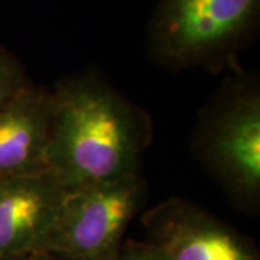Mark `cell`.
<instances>
[{
    "label": "cell",
    "instance_id": "obj_1",
    "mask_svg": "<svg viewBox=\"0 0 260 260\" xmlns=\"http://www.w3.org/2000/svg\"><path fill=\"white\" fill-rule=\"evenodd\" d=\"M148 119L93 75L71 77L52 93L48 174L65 189L139 174Z\"/></svg>",
    "mask_w": 260,
    "mask_h": 260
},
{
    "label": "cell",
    "instance_id": "obj_2",
    "mask_svg": "<svg viewBox=\"0 0 260 260\" xmlns=\"http://www.w3.org/2000/svg\"><path fill=\"white\" fill-rule=\"evenodd\" d=\"M260 0H159L149 55L172 70L232 64L254 35Z\"/></svg>",
    "mask_w": 260,
    "mask_h": 260
},
{
    "label": "cell",
    "instance_id": "obj_3",
    "mask_svg": "<svg viewBox=\"0 0 260 260\" xmlns=\"http://www.w3.org/2000/svg\"><path fill=\"white\" fill-rule=\"evenodd\" d=\"M145 189L139 174L67 189L44 253L73 260H114Z\"/></svg>",
    "mask_w": 260,
    "mask_h": 260
},
{
    "label": "cell",
    "instance_id": "obj_4",
    "mask_svg": "<svg viewBox=\"0 0 260 260\" xmlns=\"http://www.w3.org/2000/svg\"><path fill=\"white\" fill-rule=\"evenodd\" d=\"M150 242L167 260H257L240 234L197 205L178 198L143 217Z\"/></svg>",
    "mask_w": 260,
    "mask_h": 260
},
{
    "label": "cell",
    "instance_id": "obj_5",
    "mask_svg": "<svg viewBox=\"0 0 260 260\" xmlns=\"http://www.w3.org/2000/svg\"><path fill=\"white\" fill-rule=\"evenodd\" d=\"M237 95L213 121L207 138L208 164L234 192L257 198L260 189V99Z\"/></svg>",
    "mask_w": 260,
    "mask_h": 260
},
{
    "label": "cell",
    "instance_id": "obj_6",
    "mask_svg": "<svg viewBox=\"0 0 260 260\" xmlns=\"http://www.w3.org/2000/svg\"><path fill=\"white\" fill-rule=\"evenodd\" d=\"M67 189L49 174L0 179V257L44 253Z\"/></svg>",
    "mask_w": 260,
    "mask_h": 260
},
{
    "label": "cell",
    "instance_id": "obj_7",
    "mask_svg": "<svg viewBox=\"0 0 260 260\" xmlns=\"http://www.w3.org/2000/svg\"><path fill=\"white\" fill-rule=\"evenodd\" d=\"M52 93L29 83L0 109V179L48 174Z\"/></svg>",
    "mask_w": 260,
    "mask_h": 260
},
{
    "label": "cell",
    "instance_id": "obj_8",
    "mask_svg": "<svg viewBox=\"0 0 260 260\" xmlns=\"http://www.w3.org/2000/svg\"><path fill=\"white\" fill-rule=\"evenodd\" d=\"M28 84L23 65L12 52L0 45V109Z\"/></svg>",
    "mask_w": 260,
    "mask_h": 260
},
{
    "label": "cell",
    "instance_id": "obj_9",
    "mask_svg": "<svg viewBox=\"0 0 260 260\" xmlns=\"http://www.w3.org/2000/svg\"><path fill=\"white\" fill-rule=\"evenodd\" d=\"M114 260H167V257L152 243L129 242L121 244Z\"/></svg>",
    "mask_w": 260,
    "mask_h": 260
},
{
    "label": "cell",
    "instance_id": "obj_10",
    "mask_svg": "<svg viewBox=\"0 0 260 260\" xmlns=\"http://www.w3.org/2000/svg\"><path fill=\"white\" fill-rule=\"evenodd\" d=\"M0 260H54V256L47 253H28V254H13L3 256Z\"/></svg>",
    "mask_w": 260,
    "mask_h": 260
},
{
    "label": "cell",
    "instance_id": "obj_11",
    "mask_svg": "<svg viewBox=\"0 0 260 260\" xmlns=\"http://www.w3.org/2000/svg\"><path fill=\"white\" fill-rule=\"evenodd\" d=\"M54 260H73V259H64V257H54Z\"/></svg>",
    "mask_w": 260,
    "mask_h": 260
}]
</instances>
